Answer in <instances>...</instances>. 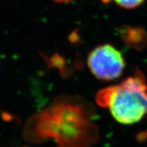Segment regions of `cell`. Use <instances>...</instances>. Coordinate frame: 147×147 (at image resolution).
<instances>
[{"label":"cell","instance_id":"6","mask_svg":"<svg viewBox=\"0 0 147 147\" xmlns=\"http://www.w3.org/2000/svg\"><path fill=\"white\" fill-rule=\"evenodd\" d=\"M54 2H59V3H66V2H70L73 1V0H53Z\"/></svg>","mask_w":147,"mask_h":147},{"label":"cell","instance_id":"2","mask_svg":"<svg viewBox=\"0 0 147 147\" xmlns=\"http://www.w3.org/2000/svg\"><path fill=\"white\" fill-rule=\"evenodd\" d=\"M97 104L108 108L116 122L132 125L147 114V83L140 71L119 84L101 89L95 97Z\"/></svg>","mask_w":147,"mask_h":147},{"label":"cell","instance_id":"1","mask_svg":"<svg viewBox=\"0 0 147 147\" xmlns=\"http://www.w3.org/2000/svg\"><path fill=\"white\" fill-rule=\"evenodd\" d=\"M92 106L80 98H57L26 122L24 137L32 143L53 140L57 147H89L98 139Z\"/></svg>","mask_w":147,"mask_h":147},{"label":"cell","instance_id":"3","mask_svg":"<svg viewBox=\"0 0 147 147\" xmlns=\"http://www.w3.org/2000/svg\"><path fill=\"white\" fill-rule=\"evenodd\" d=\"M86 62L93 75L104 81L118 79L125 68V60L121 51L110 44L95 47L88 55Z\"/></svg>","mask_w":147,"mask_h":147},{"label":"cell","instance_id":"4","mask_svg":"<svg viewBox=\"0 0 147 147\" xmlns=\"http://www.w3.org/2000/svg\"><path fill=\"white\" fill-rule=\"evenodd\" d=\"M122 37L124 38L127 45L136 47L140 45H144L146 43V33L141 31L140 29L136 28H126L125 31H123Z\"/></svg>","mask_w":147,"mask_h":147},{"label":"cell","instance_id":"5","mask_svg":"<svg viewBox=\"0 0 147 147\" xmlns=\"http://www.w3.org/2000/svg\"><path fill=\"white\" fill-rule=\"evenodd\" d=\"M119 6L126 9H132L141 5L145 0H113Z\"/></svg>","mask_w":147,"mask_h":147}]
</instances>
